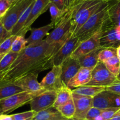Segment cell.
Masks as SVG:
<instances>
[{"mask_svg":"<svg viewBox=\"0 0 120 120\" xmlns=\"http://www.w3.org/2000/svg\"><path fill=\"white\" fill-rule=\"evenodd\" d=\"M64 43L49 44L44 39L38 43L27 45L19 53L0 83L12 82L28 74L38 75L42 71L52 69L54 66L53 57Z\"/></svg>","mask_w":120,"mask_h":120,"instance_id":"cell-1","label":"cell"},{"mask_svg":"<svg viewBox=\"0 0 120 120\" xmlns=\"http://www.w3.org/2000/svg\"><path fill=\"white\" fill-rule=\"evenodd\" d=\"M107 2L101 0H82L69 8L71 11V33L73 36L92 15Z\"/></svg>","mask_w":120,"mask_h":120,"instance_id":"cell-2","label":"cell"},{"mask_svg":"<svg viewBox=\"0 0 120 120\" xmlns=\"http://www.w3.org/2000/svg\"><path fill=\"white\" fill-rule=\"evenodd\" d=\"M108 3L109 2H107L92 15L74 35L78 38L80 42L91 37L101 30L102 26L109 18L108 14Z\"/></svg>","mask_w":120,"mask_h":120,"instance_id":"cell-3","label":"cell"},{"mask_svg":"<svg viewBox=\"0 0 120 120\" xmlns=\"http://www.w3.org/2000/svg\"><path fill=\"white\" fill-rule=\"evenodd\" d=\"M71 11L68 9L61 21L45 39L49 44L64 43L69 37L73 36L71 33Z\"/></svg>","mask_w":120,"mask_h":120,"instance_id":"cell-4","label":"cell"},{"mask_svg":"<svg viewBox=\"0 0 120 120\" xmlns=\"http://www.w3.org/2000/svg\"><path fill=\"white\" fill-rule=\"evenodd\" d=\"M41 93V92H40ZM38 93L22 91L0 100V110L3 114H7L29 103Z\"/></svg>","mask_w":120,"mask_h":120,"instance_id":"cell-5","label":"cell"},{"mask_svg":"<svg viewBox=\"0 0 120 120\" xmlns=\"http://www.w3.org/2000/svg\"><path fill=\"white\" fill-rule=\"evenodd\" d=\"M33 1L34 0H21L17 1L12 5L7 12L1 17L5 29L10 34L24 11Z\"/></svg>","mask_w":120,"mask_h":120,"instance_id":"cell-6","label":"cell"},{"mask_svg":"<svg viewBox=\"0 0 120 120\" xmlns=\"http://www.w3.org/2000/svg\"><path fill=\"white\" fill-rule=\"evenodd\" d=\"M120 45V28L113 25L108 18L101 28L100 46L102 48H117Z\"/></svg>","mask_w":120,"mask_h":120,"instance_id":"cell-7","label":"cell"},{"mask_svg":"<svg viewBox=\"0 0 120 120\" xmlns=\"http://www.w3.org/2000/svg\"><path fill=\"white\" fill-rule=\"evenodd\" d=\"M116 79L117 77L107 69L103 62L98 61L92 70L91 78L87 85L105 88L112 84Z\"/></svg>","mask_w":120,"mask_h":120,"instance_id":"cell-8","label":"cell"},{"mask_svg":"<svg viewBox=\"0 0 120 120\" xmlns=\"http://www.w3.org/2000/svg\"><path fill=\"white\" fill-rule=\"evenodd\" d=\"M56 97V91L44 90L39 93L29 102L31 110L38 112L53 107Z\"/></svg>","mask_w":120,"mask_h":120,"instance_id":"cell-9","label":"cell"},{"mask_svg":"<svg viewBox=\"0 0 120 120\" xmlns=\"http://www.w3.org/2000/svg\"><path fill=\"white\" fill-rule=\"evenodd\" d=\"M93 107L100 109L120 108V96L105 89L93 97Z\"/></svg>","mask_w":120,"mask_h":120,"instance_id":"cell-10","label":"cell"},{"mask_svg":"<svg viewBox=\"0 0 120 120\" xmlns=\"http://www.w3.org/2000/svg\"><path fill=\"white\" fill-rule=\"evenodd\" d=\"M80 43L78 38L75 36L69 37L62 45L52 59L53 65L61 66L63 62L70 57Z\"/></svg>","mask_w":120,"mask_h":120,"instance_id":"cell-11","label":"cell"},{"mask_svg":"<svg viewBox=\"0 0 120 120\" xmlns=\"http://www.w3.org/2000/svg\"><path fill=\"white\" fill-rule=\"evenodd\" d=\"M51 4L50 0H35L30 14L24 27L18 35L24 36L27 32L31 30V26L35 20L41 15L49 9Z\"/></svg>","mask_w":120,"mask_h":120,"instance_id":"cell-12","label":"cell"},{"mask_svg":"<svg viewBox=\"0 0 120 120\" xmlns=\"http://www.w3.org/2000/svg\"><path fill=\"white\" fill-rule=\"evenodd\" d=\"M72 99L75 108L74 119L85 120L86 116L93 107V97L72 93Z\"/></svg>","mask_w":120,"mask_h":120,"instance_id":"cell-13","label":"cell"},{"mask_svg":"<svg viewBox=\"0 0 120 120\" xmlns=\"http://www.w3.org/2000/svg\"><path fill=\"white\" fill-rule=\"evenodd\" d=\"M41 86L45 90L56 91L62 85L61 80V66H54L40 82Z\"/></svg>","mask_w":120,"mask_h":120,"instance_id":"cell-14","label":"cell"},{"mask_svg":"<svg viewBox=\"0 0 120 120\" xmlns=\"http://www.w3.org/2000/svg\"><path fill=\"white\" fill-rule=\"evenodd\" d=\"M38 75L35 74H28L14 80L13 83L21 88L24 91L39 93L44 91L41 86L37 79Z\"/></svg>","mask_w":120,"mask_h":120,"instance_id":"cell-15","label":"cell"},{"mask_svg":"<svg viewBox=\"0 0 120 120\" xmlns=\"http://www.w3.org/2000/svg\"><path fill=\"white\" fill-rule=\"evenodd\" d=\"M100 36L101 30L91 37L80 42L78 46L71 56L78 59L81 56L101 48L100 46Z\"/></svg>","mask_w":120,"mask_h":120,"instance_id":"cell-16","label":"cell"},{"mask_svg":"<svg viewBox=\"0 0 120 120\" xmlns=\"http://www.w3.org/2000/svg\"><path fill=\"white\" fill-rule=\"evenodd\" d=\"M61 80L64 84L67 86L68 82L75 76L80 68V63L77 59L70 56L61 64Z\"/></svg>","mask_w":120,"mask_h":120,"instance_id":"cell-17","label":"cell"},{"mask_svg":"<svg viewBox=\"0 0 120 120\" xmlns=\"http://www.w3.org/2000/svg\"><path fill=\"white\" fill-rule=\"evenodd\" d=\"M92 69L81 67L75 76L70 80L67 87L71 90L85 86L88 84L91 78Z\"/></svg>","mask_w":120,"mask_h":120,"instance_id":"cell-18","label":"cell"},{"mask_svg":"<svg viewBox=\"0 0 120 120\" xmlns=\"http://www.w3.org/2000/svg\"><path fill=\"white\" fill-rule=\"evenodd\" d=\"M54 29V26L51 23L38 28H31V34L27 38V45L34 44L43 41L44 38L49 34V30Z\"/></svg>","mask_w":120,"mask_h":120,"instance_id":"cell-19","label":"cell"},{"mask_svg":"<svg viewBox=\"0 0 120 120\" xmlns=\"http://www.w3.org/2000/svg\"><path fill=\"white\" fill-rule=\"evenodd\" d=\"M102 48H100L78 59L81 67L94 69L98 62V54Z\"/></svg>","mask_w":120,"mask_h":120,"instance_id":"cell-20","label":"cell"},{"mask_svg":"<svg viewBox=\"0 0 120 120\" xmlns=\"http://www.w3.org/2000/svg\"><path fill=\"white\" fill-rule=\"evenodd\" d=\"M108 14L111 22L120 28V0H112L109 2Z\"/></svg>","mask_w":120,"mask_h":120,"instance_id":"cell-21","label":"cell"},{"mask_svg":"<svg viewBox=\"0 0 120 120\" xmlns=\"http://www.w3.org/2000/svg\"><path fill=\"white\" fill-rule=\"evenodd\" d=\"M56 92V100L53 105V107L55 109L67 103L72 96V90L65 84H63L60 89H58Z\"/></svg>","mask_w":120,"mask_h":120,"instance_id":"cell-22","label":"cell"},{"mask_svg":"<svg viewBox=\"0 0 120 120\" xmlns=\"http://www.w3.org/2000/svg\"><path fill=\"white\" fill-rule=\"evenodd\" d=\"M35 0L32 1L27 8H25L22 14L20 16V18L18 20L17 22L16 23L15 25L14 26L11 32V35H16L17 36L20 32L22 30L24 27L25 25L26 22H27V19H28V17L30 14L32 8L33 4L34 3Z\"/></svg>","mask_w":120,"mask_h":120,"instance_id":"cell-23","label":"cell"},{"mask_svg":"<svg viewBox=\"0 0 120 120\" xmlns=\"http://www.w3.org/2000/svg\"><path fill=\"white\" fill-rule=\"evenodd\" d=\"M24 91L12 82L0 83V100Z\"/></svg>","mask_w":120,"mask_h":120,"instance_id":"cell-24","label":"cell"},{"mask_svg":"<svg viewBox=\"0 0 120 120\" xmlns=\"http://www.w3.org/2000/svg\"><path fill=\"white\" fill-rule=\"evenodd\" d=\"M105 89V88L103 87L86 85L75 88L72 90V93L78 94L94 97V96L104 90Z\"/></svg>","mask_w":120,"mask_h":120,"instance_id":"cell-25","label":"cell"},{"mask_svg":"<svg viewBox=\"0 0 120 120\" xmlns=\"http://www.w3.org/2000/svg\"><path fill=\"white\" fill-rule=\"evenodd\" d=\"M61 114L54 107L36 112L32 120H54L61 117Z\"/></svg>","mask_w":120,"mask_h":120,"instance_id":"cell-26","label":"cell"},{"mask_svg":"<svg viewBox=\"0 0 120 120\" xmlns=\"http://www.w3.org/2000/svg\"><path fill=\"white\" fill-rule=\"evenodd\" d=\"M61 116L67 119H72L74 118L75 112V108L73 101L72 96L71 98L63 105L56 108Z\"/></svg>","mask_w":120,"mask_h":120,"instance_id":"cell-27","label":"cell"},{"mask_svg":"<svg viewBox=\"0 0 120 120\" xmlns=\"http://www.w3.org/2000/svg\"><path fill=\"white\" fill-rule=\"evenodd\" d=\"M49 11L50 12L51 17V21L50 23L54 26V27L57 25V23L64 16L68 9L66 11L61 10L54 4L51 3L49 7Z\"/></svg>","mask_w":120,"mask_h":120,"instance_id":"cell-28","label":"cell"},{"mask_svg":"<svg viewBox=\"0 0 120 120\" xmlns=\"http://www.w3.org/2000/svg\"><path fill=\"white\" fill-rule=\"evenodd\" d=\"M18 53L9 52L5 55L0 61V71H7L16 60Z\"/></svg>","mask_w":120,"mask_h":120,"instance_id":"cell-29","label":"cell"},{"mask_svg":"<svg viewBox=\"0 0 120 120\" xmlns=\"http://www.w3.org/2000/svg\"><path fill=\"white\" fill-rule=\"evenodd\" d=\"M107 69L117 77L120 68V61L116 56H114L103 62Z\"/></svg>","mask_w":120,"mask_h":120,"instance_id":"cell-30","label":"cell"},{"mask_svg":"<svg viewBox=\"0 0 120 120\" xmlns=\"http://www.w3.org/2000/svg\"><path fill=\"white\" fill-rule=\"evenodd\" d=\"M27 46V39L24 36L17 35L12 45L11 52L19 53Z\"/></svg>","mask_w":120,"mask_h":120,"instance_id":"cell-31","label":"cell"},{"mask_svg":"<svg viewBox=\"0 0 120 120\" xmlns=\"http://www.w3.org/2000/svg\"><path fill=\"white\" fill-rule=\"evenodd\" d=\"M116 56V48H102L98 54V61L104 62L107 60Z\"/></svg>","mask_w":120,"mask_h":120,"instance_id":"cell-32","label":"cell"},{"mask_svg":"<svg viewBox=\"0 0 120 120\" xmlns=\"http://www.w3.org/2000/svg\"><path fill=\"white\" fill-rule=\"evenodd\" d=\"M16 35H11L0 43V55H5L11 51L12 45Z\"/></svg>","mask_w":120,"mask_h":120,"instance_id":"cell-33","label":"cell"},{"mask_svg":"<svg viewBox=\"0 0 120 120\" xmlns=\"http://www.w3.org/2000/svg\"><path fill=\"white\" fill-rule=\"evenodd\" d=\"M36 114V112L31 110L25 112L12 114V117L13 120H32Z\"/></svg>","mask_w":120,"mask_h":120,"instance_id":"cell-34","label":"cell"},{"mask_svg":"<svg viewBox=\"0 0 120 120\" xmlns=\"http://www.w3.org/2000/svg\"><path fill=\"white\" fill-rule=\"evenodd\" d=\"M104 109H100L92 107L87 113L85 120H94L98 116H100Z\"/></svg>","mask_w":120,"mask_h":120,"instance_id":"cell-35","label":"cell"},{"mask_svg":"<svg viewBox=\"0 0 120 120\" xmlns=\"http://www.w3.org/2000/svg\"><path fill=\"white\" fill-rule=\"evenodd\" d=\"M120 109V108H110L104 109L103 112L101 113V116L104 120H109Z\"/></svg>","mask_w":120,"mask_h":120,"instance_id":"cell-36","label":"cell"},{"mask_svg":"<svg viewBox=\"0 0 120 120\" xmlns=\"http://www.w3.org/2000/svg\"><path fill=\"white\" fill-rule=\"evenodd\" d=\"M105 90L120 96V79H116L112 84L105 87Z\"/></svg>","mask_w":120,"mask_h":120,"instance_id":"cell-37","label":"cell"},{"mask_svg":"<svg viewBox=\"0 0 120 120\" xmlns=\"http://www.w3.org/2000/svg\"><path fill=\"white\" fill-rule=\"evenodd\" d=\"M12 4L8 0H0V13L3 16L11 7Z\"/></svg>","mask_w":120,"mask_h":120,"instance_id":"cell-38","label":"cell"},{"mask_svg":"<svg viewBox=\"0 0 120 120\" xmlns=\"http://www.w3.org/2000/svg\"><path fill=\"white\" fill-rule=\"evenodd\" d=\"M11 36L10 33L8 32L3 25V23L2 22L1 18H0V43L2 41H4L5 39Z\"/></svg>","mask_w":120,"mask_h":120,"instance_id":"cell-39","label":"cell"},{"mask_svg":"<svg viewBox=\"0 0 120 120\" xmlns=\"http://www.w3.org/2000/svg\"><path fill=\"white\" fill-rule=\"evenodd\" d=\"M50 1L51 3L54 4V5L57 6L61 10L66 11L68 9L66 8L65 0H50Z\"/></svg>","mask_w":120,"mask_h":120,"instance_id":"cell-40","label":"cell"},{"mask_svg":"<svg viewBox=\"0 0 120 120\" xmlns=\"http://www.w3.org/2000/svg\"><path fill=\"white\" fill-rule=\"evenodd\" d=\"M82 1V0H65L66 8L67 9H69Z\"/></svg>","mask_w":120,"mask_h":120,"instance_id":"cell-41","label":"cell"},{"mask_svg":"<svg viewBox=\"0 0 120 120\" xmlns=\"http://www.w3.org/2000/svg\"><path fill=\"white\" fill-rule=\"evenodd\" d=\"M0 120H13L12 115L2 114L0 115Z\"/></svg>","mask_w":120,"mask_h":120,"instance_id":"cell-42","label":"cell"},{"mask_svg":"<svg viewBox=\"0 0 120 120\" xmlns=\"http://www.w3.org/2000/svg\"><path fill=\"white\" fill-rule=\"evenodd\" d=\"M109 120H120V109L116 112Z\"/></svg>","mask_w":120,"mask_h":120,"instance_id":"cell-43","label":"cell"},{"mask_svg":"<svg viewBox=\"0 0 120 120\" xmlns=\"http://www.w3.org/2000/svg\"><path fill=\"white\" fill-rule=\"evenodd\" d=\"M116 56L120 61V45L116 48Z\"/></svg>","mask_w":120,"mask_h":120,"instance_id":"cell-44","label":"cell"},{"mask_svg":"<svg viewBox=\"0 0 120 120\" xmlns=\"http://www.w3.org/2000/svg\"><path fill=\"white\" fill-rule=\"evenodd\" d=\"M7 71H0V81L4 78V77Z\"/></svg>","mask_w":120,"mask_h":120,"instance_id":"cell-45","label":"cell"},{"mask_svg":"<svg viewBox=\"0 0 120 120\" xmlns=\"http://www.w3.org/2000/svg\"><path fill=\"white\" fill-rule=\"evenodd\" d=\"M68 120L69 119H67V118H65V117L61 116V117H58V118H56V119H55L54 120Z\"/></svg>","mask_w":120,"mask_h":120,"instance_id":"cell-46","label":"cell"},{"mask_svg":"<svg viewBox=\"0 0 120 120\" xmlns=\"http://www.w3.org/2000/svg\"><path fill=\"white\" fill-rule=\"evenodd\" d=\"M8 1H9V2H10L12 5V4H15V2H17L18 0H8Z\"/></svg>","mask_w":120,"mask_h":120,"instance_id":"cell-47","label":"cell"},{"mask_svg":"<svg viewBox=\"0 0 120 120\" xmlns=\"http://www.w3.org/2000/svg\"><path fill=\"white\" fill-rule=\"evenodd\" d=\"M94 120H103V118H102V117L101 116V115H100V116L96 117Z\"/></svg>","mask_w":120,"mask_h":120,"instance_id":"cell-48","label":"cell"},{"mask_svg":"<svg viewBox=\"0 0 120 120\" xmlns=\"http://www.w3.org/2000/svg\"><path fill=\"white\" fill-rule=\"evenodd\" d=\"M118 79H120V71H119V74L117 76Z\"/></svg>","mask_w":120,"mask_h":120,"instance_id":"cell-49","label":"cell"},{"mask_svg":"<svg viewBox=\"0 0 120 120\" xmlns=\"http://www.w3.org/2000/svg\"><path fill=\"white\" fill-rule=\"evenodd\" d=\"M101 1H105V2H110V1H111L112 0H101Z\"/></svg>","mask_w":120,"mask_h":120,"instance_id":"cell-50","label":"cell"},{"mask_svg":"<svg viewBox=\"0 0 120 120\" xmlns=\"http://www.w3.org/2000/svg\"><path fill=\"white\" fill-rule=\"evenodd\" d=\"M4 55H0V61L1 60V59H2V57H4Z\"/></svg>","mask_w":120,"mask_h":120,"instance_id":"cell-51","label":"cell"},{"mask_svg":"<svg viewBox=\"0 0 120 120\" xmlns=\"http://www.w3.org/2000/svg\"><path fill=\"white\" fill-rule=\"evenodd\" d=\"M68 120H76V119H74V118H72V119H69Z\"/></svg>","mask_w":120,"mask_h":120,"instance_id":"cell-52","label":"cell"},{"mask_svg":"<svg viewBox=\"0 0 120 120\" xmlns=\"http://www.w3.org/2000/svg\"><path fill=\"white\" fill-rule=\"evenodd\" d=\"M3 114V113H2V111H1V110H0V115H1V114Z\"/></svg>","mask_w":120,"mask_h":120,"instance_id":"cell-53","label":"cell"},{"mask_svg":"<svg viewBox=\"0 0 120 120\" xmlns=\"http://www.w3.org/2000/svg\"><path fill=\"white\" fill-rule=\"evenodd\" d=\"M2 15L1 14V13H0V18H1L2 17Z\"/></svg>","mask_w":120,"mask_h":120,"instance_id":"cell-54","label":"cell"},{"mask_svg":"<svg viewBox=\"0 0 120 120\" xmlns=\"http://www.w3.org/2000/svg\"><path fill=\"white\" fill-rule=\"evenodd\" d=\"M18 1H21V0H18Z\"/></svg>","mask_w":120,"mask_h":120,"instance_id":"cell-55","label":"cell"}]
</instances>
